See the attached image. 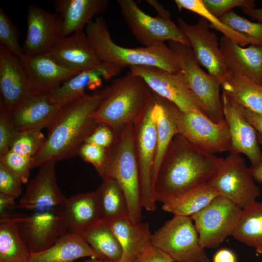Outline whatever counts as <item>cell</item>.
I'll use <instances>...</instances> for the list:
<instances>
[{"instance_id":"1","label":"cell","mask_w":262,"mask_h":262,"mask_svg":"<svg viewBox=\"0 0 262 262\" xmlns=\"http://www.w3.org/2000/svg\"><path fill=\"white\" fill-rule=\"evenodd\" d=\"M223 159L176 134L164 156L154 183L156 201L163 203L207 184Z\"/></svg>"},{"instance_id":"2","label":"cell","mask_w":262,"mask_h":262,"mask_svg":"<svg viewBox=\"0 0 262 262\" xmlns=\"http://www.w3.org/2000/svg\"><path fill=\"white\" fill-rule=\"evenodd\" d=\"M105 93L106 88L87 94L61 109L48 128L43 146L33 158L32 168L78 155L82 145L99 124L93 115Z\"/></svg>"},{"instance_id":"3","label":"cell","mask_w":262,"mask_h":262,"mask_svg":"<svg viewBox=\"0 0 262 262\" xmlns=\"http://www.w3.org/2000/svg\"><path fill=\"white\" fill-rule=\"evenodd\" d=\"M85 33L100 61L121 69L127 66H145L164 69L177 74L179 66L164 42L148 47L129 48L112 40L104 19L98 16L87 25Z\"/></svg>"},{"instance_id":"4","label":"cell","mask_w":262,"mask_h":262,"mask_svg":"<svg viewBox=\"0 0 262 262\" xmlns=\"http://www.w3.org/2000/svg\"><path fill=\"white\" fill-rule=\"evenodd\" d=\"M152 91L140 76L131 72L114 79L93 117L98 124L110 127L118 137L123 128L145 111Z\"/></svg>"},{"instance_id":"5","label":"cell","mask_w":262,"mask_h":262,"mask_svg":"<svg viewBox=\"0 0 262 262\" xmlns=\"http://www.w3.org/2000/svg\"><path fill=\"white\" fill-rule=\"evenodd\" d=\"M105 163L98 173L102 180L112 179L123 190L128 204L129 216L134 222L142 220L139 172L133 133V122L126 125L113 144L106 149Z\"/></svg>"},{"instance_id":"6","label":"cell","mask_w":262,"mask_h":262,"mask_svg":"<svg viewBox=\"0 0 262 262\" xmlns=\"http://www.w3.org/2000/svg\"><path fill=\"white\" fill-rule=\"evenodd\" d=\"M168 46L179 66L180 77L201 111L214 122L224 119L221 82L201 68L189 45L169 41Z\"/></svg>"},{"instance_id":"7","label":"cell","mask_w":262,"mask_h":262,"mask_svg":"<svg viewBox=\"0 0 262 262\" xmlns=\"http://www.w3.org/2000/svg\"><path fill=\"white\" fill-rule=\"evenodd\" d=\"M152 245L174 262H210L191 217L174 215L152 234Z\"/></svg>"},{"instance_id":"8","label":"cell","mask_w":262,"mask_h":262,"mask_svg":"<svg viewBox=\"0 0 262 262\" xmlns=\"http://www.w3.org/2000/svg\"><path fill=\"white\" fill-rule=\"evenodd\" d=\"M239 154L229 153L224 158L219 167L208 182L220 196L244 209L260 196V188Z\"/></svg>"},{"instance_id":"9","label":"cell","mask_w":262,"mask_h":262,"mask_svg":"<svg viewBox=\"0 0 262 262\" xmlns=\"http://www.w3.org/2000/svg\"><path fill=\"white\" fill-rule=\"evenodd\" d=\"M116 2L126 25L137 40L145 47L165 41L189 45L182 30L171 19L147 15L133 0H117Z\"/></svg>"},{"instance_id":"10","label":"cell","mask_w":262,"mask_h":262,"mask_svg":"<svg viewBox=\"0 0 262 262\" xmlns=\"http://www.w3.org/2000/svg\"><path fill=\"white\" fill-rule=\"evenodd\" d=\"M133 133L140 176L141 205L148 211H154L157 201L153 184V171L157 134L149 104L143 114L133 122Z\"/></svg>"},{"instance_id":"11","label":"cell","mask_w":262,"mask_h":262,"mask_svg":"<svg viewBox=\"0 0 262 262\" xmlns=\"http://www.w3.org/2000/svg\"><path fill=\"white\" fill-rule=\"evenodd\" d=\"M242 210L232 202L219 196L191 216L201 246L205 249L215 248L232 236Z\"/></svg>"},{"instance_id":"12","label":"cell","mask_w":262,"mask_h":262,"mask_svg":"<svg viewBox=\"0 0 262 262\" xmlns=\"http://www.w3.org/2000/svg\"><path fill=\"white\" fill-rule=\"evenodd\" d=\"M62 208L14 214L12 219L30 254L43 251L67 231Z\"/></svg>"},{"instance_id":"13","label":"cell","mask_w":262,"mask_h":262,"mask_svg":"<svg viewBox=\"0 0 262 262\" xmlns=\"http://www.w3.org/2000/svg\"><path fill=\"white\" fill-rule=\"evenodd\" d=\"M177 122L179 134L201 150L213 155L229 152V127L224 119L215 123L201 112L179 110Z\"/></svg>"},{"instance_id":"14","label":"cell","mask_w":262,"mask_h":262,"mask_svg":"<svg viewBox=\"0 0 262 262\" xmlns=\"http://www.w3.org/2000/svg\"><path fill=\"white\" fill-rule=\"evenodd\" d=\"M177 21L187 37L198 64L222 83L230 74V69L221 50L218 37L211 30L209 22L202 17L194 24H188L180 17Z\"/></svg>"},{"instance_id":"15","label":"cell","mask_w":262,"mask_h":262,"mask_svg":"<svg viewBox=\"0 0 262 262\" xmlns=\"http://www.w3.org/2000/svg\"><path fill=\"white\" fill-rule=\"evenodd\" d=\"M224 117L227 121L230 137L229 153L243 154L255 166L262 160L258 132L247 119L245 108L222 92Z\"/></svg>"},{"instance_id":"16","label":"cell","mask_w":262,"mask_h":262,"mask_svg":"<svg viewBox=\"0 0 262 262\" xmlns=\"http://www.w3.org/2000/svg\"><path fill=\"white\" fill-rule=\"evenodd\" d=\"M129 68L131 73L141 77L152 92L172 102L181 112L202 113L178 73L145 66H131Z\"/></svg>"},{"instance_id":"17","label":"cell","mask_w":262,"mask_h":262,"mask_svg":"<svg viewBox=\"0 0 262 262\" xmlns=\"http://www.w3.org/2000/svg\"><path fill=\"white\" fill-rule=\"evenodd\" d=\"M27 19V34L22 48L25 55L46 53L63 37L62 20L56 12L30 4Z\"/></svg>"},{"instance_id":"18","label":"cell","mask_w":262,"mask_h":262,"mask_svg":"<svg viewBox=\"0 0 262 262\" xmlns=\"http://www.w3.org/2000/svg\"><path fill=\"white\" fill-rule=\"evenodd\" d=\"M56 162L49 161L42 164L35 177L27 185L17 207L30 212L62 208L66 197L56 181Z\"/></svg>"},{"instance_id":"19","label":"cell","mask_w":262,"mask_h":262,"mask_svg":"<svg viewBox=\"0 0 262 262\" xmlns=\"http://www.w3.org/2000/svg\"><path fill=\"white\" fill-rule=\"evenodd\" d=\"M46 53L61 66L77 72L97 67L103 63L84 31L62 37Z\"/></svg>"},{"instance_id":"20","label":"cell","mask_w":262,"mask_h":262,"mask_svg":"<svg viewBox=\"0 0 262 262\" xmlns=\"http://www.w3.org/2000/svg\"><path fill=\"white\" fill-rule=\"evenodd\" d=\"M62 108L53 102L49 94L33 91L10 112L17 131L49 128Z\"/></svg>"},{"instance_id":"21","label":"cell","mask_w":262,"mask_h":262,"mask_svg":"<svg viewBox=\"0 0 262 262\" xmlns=\"http://www.w3.org/2000/svg\"><path fill=\"white\" fill-rule=\"evenodd\" d=\"M32 91L49 93L79 72L61 66L46 53L19 58Z\"/></svg>"},{"instance_id":"22","label":"cell","mask_w":262,"mask_h":262,"mask_svg":"<svg viewBox=\"0 0 262 262\" xmlns=\"http://www.w3.org/2000/svg\"><path fill=\"white\" fill-rule=\"evenodd\" d=\"M120 69L103 63L100 66L75 74L59 87L49 93L51 100L62 108L86 95L87 90H96L117 75Z\"/></svg>"},{"instance_id":"23","label":"cell","mask_w":262,"mask_h":262,"mask_svg":"<svg viewBox=\"0 0 262 262\" xmlns=\"http://www.w3.org/2000/svg\"><path fill=\"white\" fill-rule=\"evenodd\" d=\"M0 100L10 112L32 91L19 58L0 44Z\"/></svg>"},{"instance_id":"24","label":"cell","mask_w":262,"mask_h":262,"mask_svg":"<svg viewBox=\"0 0 262 262\" xmlns=\"http://www.w3.org/2000/svg\"><path fill=\"white\" fill-rule=\"evenodd\" d=\"M149 106L157 134V149L153 171L154 187L164 156L173 138L179 133L177 115L180 109L172 102L153 92Z\"/></svg>"},{"instance_id":"25","label":"cell","mask_w":262,"mask_h":262,"mask_svg":"<svg viewBox=\"0 0 262 262\" xmlns=\"http://www.w3.org/2000/svg\"><path fill=\"white\" fill-rule=\"evenodd\" d=\"M108 0H54L52 3L60 16L63 37L83 32L91 21L105 12Z\"/></svg>"},{"instance_id":"26","label":"cell","mask_w":262,"mask_h":262,"mask_svg":"<svg viewBox=\"0 0 262 262\" xmlns=\"http://www.w3.org/2000/svg\"><path fill=\"white\" fill-rule=\"evenodd\" d=\"M68 232L81 234L102 219L95 191L66 197L61 208Z\"/></svg>"},{"instance_id":"27","label":"cell","mask_w":262,"mask_h":262,"mask_svg":"<svg viewBox=\"0 0 262 262\" xmlns=\"http://www.w3.org/2000/svg\"><path fill=\"white\" fill-rule=\"evenodd\" d=\"M222 53L231 71L262 84V45L244 48L224 36L219 40Z\"/></svg>"},{"instance_id":"28","label":"cell","mask_w":262,"mask_h":262,"mask_svg":"<svg viewBox=\"0 0 262 262\" xmlns=\"http://www.w3.org/2000/svg\"><path fill=\"white\" fill-rule=\"evenodd\" d=\"M122 248L119 262H134L139 255L152 245V233L148 224L134 222L129 216L110 222Z\"/></svg>"},{"instance_id":"29","label":"cell","mask_w":262,"mask_h":262,"mask_svg":"<svg viewBox=\"0 0 262 262\" xmlns=\"http://www.w3.org/2000/svg\"><path fill=\"white\" fill-rule=\"evenodd\" d=\"M84 257L106 259L95 251L81 234L67 232L49 248L31 254L29 262H73Z\"/></svg>"},{"instance_id":"30","label":"cell","mask_w":262,"mask_h":262,"mask_svg":"<svg viewBox=\"0 0 262 262\" xmlns=\"http://www.w3.org/2000/svg\"><path fill=\"white\" fill-rule=\"evenodd\" d=\"M221 88L222 92L244 108L262 114V84L230 70Z\"/></svg>"},{"instance_id":"31","label":"cell","mask_w":262,"mask_h":262,"mask_svg":"<svg viewBox=\"0 0 262 262\" xmlns=\"http://www.w3.org/2000/svg\"><path fill=\"white\" fill-rule=\"evenodd\" d=\"M219 196V193L207 183L164 201L162 209L174 215L191 217Z\"/></svg>"},{"instance_id":"32","label":"cell","mask_w":262,"mask_h":262,"mask_svg":"<svg viewBox=\"0 0 262 262\" xmlns=\"http://www.w3.org/2000/svg\"><path fill=\"white\" fill-rule=\"evenodd\" d=\"M232 236L262 254V201H255L243 209Z\"/></svg>"},{"instance_id":"33","label":"cell","mask_w":262,"mask_h":262,"mask_svg":"<svg viewBox=\"0 0 262 262\" xmlns=\"http://www.w3.org/2000/svg\"><path fill=\"white\" fill-rule=\"evenodd\" d=\"M81 235L97 253L106 259L119 262L122 248L109 221L102 218L84 230Z\"/></svg>"},{"instance_id":"34","label":"cell","mask_w":262,"mask_h":262,"mask_svg":"<svg viewBox=\"0 0 262 262\" xmlns=\"http://www.w3.org/2000/svg\"><path fill=\"white\" fill-rule=\"evenodd\" d=\"M95 192L103 219L111 222L130 217L126 196L116 180L112 179L103 180Z\"/></svg>"},{"instance_id":"35","label":"cell","mask_w":262,"mask_h":262,"mask_svg":"<svg viewBox=\"0 0 262 262\" xmlns=\"http://www.w3.org/2000/svg\"><path fill=\"white\" fill-rule=\"evenodd\" d=\"M30 254L12 219L0 218V262H29Z\"/></svg>"},{"instance_id":"36","label":"cell","mask_w":262,"mask_h":262,"mask_svg":"<svg viewBox=\"0 0 262 262\" xmlns=\"http://www.w3.org/2000/svg\"><path fill=\"white\" fill-rule=\"evenodd\" d=\"M180 11L186 9L192 11L206 19L211 28H213L223 34V36L238 44L242 47L248 44L259 45L255 40L231 29L209 12L204 6L202 0H175Z\"/></svg>"},{"instance_id":"37","label":"cell","mask_w":262,"mask_h":262,"mask_svg":"<svg viewBox=\"0 0 262 262\" xmlns=\"http://www.w3.org/2000/svg\"><path fill=\"white\" fill-rule=\"evenodd\" d=\"M45 140L41 130L17 131L12 142L10 150L33 158L42 147Z\"/></svg>"},{"instance_id":"38","label":"cell","mask_w":262,"mask_h":262,"mask_svg":"<svg viewBox=\"0 0 262 262\" xmlns=\"http://www.w3.org/2000/svg\"><path fill=\"white\" fill-rule=\"evenodd\" d=\"M219 18L231 29L255 40L259 45H262V23L251 21L233 10Z\"/></svg>"},{"instance_id":"39","label":"cell","mask_w":262,"mask_h":262,"mask_svg":"<svg viewBox=\"0 0 262 262\" xmlns=\"http://www.w3.org/2000/svg\"><path fill=\"white\" fill-rule=\"evenodd\" d=\"M19 32L2 7H0V41L10 52L18 58L24 55L19 43Z\"/></svg>"},{"instance_id":"40","label":"cell","mask_w":262,"mask_h":262,"mask_svg":"<svg viewBox=\"0 0 262 262\" xmlns=\"http://www.w3.org/2000/svg\"><path fill=\"white\" fill-rule=\"evenodd\" d=\"M33 158L15 153L11 150L0 156V163L17 175L22 183L28 181L32 168Z\"/></svg>"},{"instance_id":"41","label":"cell","mask_w":262,"mask_h":262,"mask_svg":"<svg viewBox=\"0 0 262 262\" xmlns=\"http://www.w3.org/2000/svg\"><path fill=\"white\" fill-rule=\"evenodd\" d=\"M17 132L11 119L10 111L0 100V156L10 151L12 142Z\"/></svg>"},{"instance_id":"42","label":"cell","mask_w":262,"mask_h":262,"mask_svg":"<svg viewBox=\"0 0 262 262\" xmlns=\"http://www.w3.org/2000/svg\"><path fill=\"white\" fill-rule=\"evenodd\" d=\"M202 1L207 10L218 18L235 7H255L253 0H202Z\"/></svg>"},{"instance_id":"43","label":"cell","mask_w":262,"mask_h":262,"mask_svg":"<svg viewBox=\"0 0 262 262\" xmlns=\"http://www.w3.org/2000/svg\"><path fill=\"white\" fill-rule=\"evenodd\" d=\"M22 184L17 175L0 163V193L16 199L21 194Z\"/></svg>"},{"instance_id":"44","label":"cell","mask_w":262,"mask_h":262,"mask_svg":"<svg viewBox=\"0 0 262 262\" xmlns=\"http://www.w3.org/2000/svg\"><path fill=\"white\" fill-rule=\"evenodd\" d=\"M78 155L84 161L92 164L98 173L105 163L107 150L97 145L84 143L80 148Z\"/></svg>"},{"instance_id":"45","label":"cell","mask_w":262,"mask_h":262,"mask_svg":"<svg viewBox=\"0 0 262 262\" xmlns=\"http://www.w3.org/2000/svg\"><path fill=\"white\" fill-rule=\"evenodd\" d=\"M116 137L112 129L104 124H99L86 139L85 142L107 149L114 143Z\"/></svg>"},{"instance_id":"46","label":"cell","mask_w":262,"mask_h":262,"mask_svg":"<svg viewBox=\"0 0 262 262\" xmlns=\"http://www.w3.org/2000/svg\"><path fill=\"white\" fill-rule=\"evenodd\" d=\"M134 262H174L165 253L150 245L145 249Z\"/></svg>"},{"instance_id":"47","label":"cell","mask_w":262,"mask_h":262,"mask_svg":"<svg viewBox=\"0 0 262 262\" xmlns=\"http://www.w3.org/2000/svg\"><path fill=\"white\" fill-rule=\"evenodd\" d=\"M15 198L0 193V218H11L9 212L17 207Z\"/></svg>"},{"instance_id":"48","label":"cell","mask_w":262,"mask_h":262,"mask_svg":"<svg viewBox=\"0 0 262 262\" xmlns=\"http://www.w3.org/2000/svg\"><path fill=\"white\" fill-rule=\"evenodd\" d=\"M213 262H237L235 253L228 248L218 250L213 257Z\"/></svg>"},{"instance_id":"49","label":"cell","mask_w":262,"mask_h":262,"mask_svg":"<svg viewBox=\"0 0 262 262\" xmlns=\"http://www.w3.org/2000/svg\"><path fill=\"white\" fill-rule=\"evenodd\" d=\"M246 116L258 132L262 134V114H257L245 108Z\"/></svg>"},{"instance_id":"50","label":"cell","mask_w":262,"mask_h":262,"mask_svg":"<svg viewBox=\"0 0 262 262\" xmlns=\"http://www.w3.org/2000/svg\"><path fill=\"white\" fill-rule=\"evenodd\" d=\"M258 139L260 145L262 147V134L259 132ZM249 169L254 180L258 183H262V160L256 165L250 166Z\"/></svg>"},{"instance_id":"51","label":"cell","mask_w":262,"mask_h":262,"mask_svg":"<svg viewBox=\"0 0 262 262\" xmlns=\"http://www.w3.org/2000/svg\"><path fill=\"white\" fill-rule=\"evenodd\" d=\"M147 2L153 7L157 12V16L162 18L171 19V14L161 3L155 0H147Z\"/></svg>"},{"instance_id":"52","label":"cell","mask_w":262,"mask_h":262,"mask_svg":"<svg viewBox=\"0 0 262 262\" xmlns=\"http://www.w3.org/2000/svg\"><path fill=\"white\" fill-rule=\"evenodd\" d=\"M241 10L244 14L249 16L251 19L262 23V8H242Z\"/></svg>"},{"instance_id":"53","label":"cell","mask_w":262,"mask_h":262,"mask_svg":"<svg viewBox=\"0 0 262 262\" xmlns=\"http://www.w3.org/2000/svg\"><path fill=\"white\" fill-rule=\"evenodd\" d=\"M82 262H115L112 261L111 260H108V259H98L91 258V259L89 260H87V261H83Z\"/></svg>"}]
</instances>
